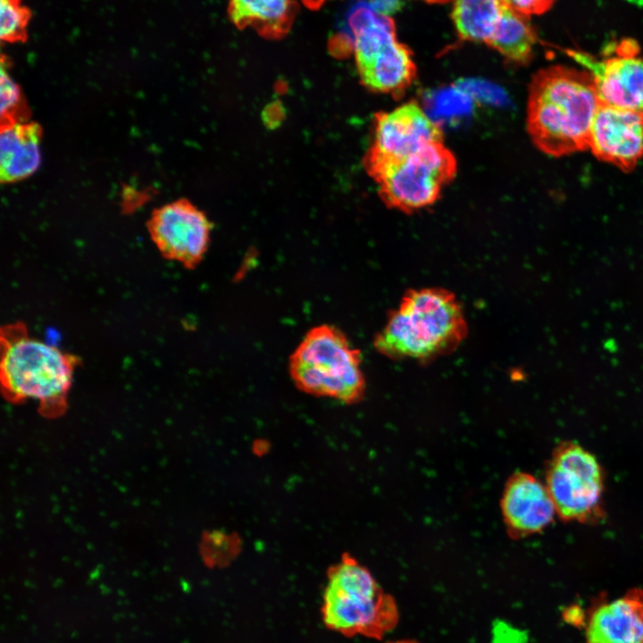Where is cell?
Instances as JSON below:
<instances>
[{"mask_svg": "<svg viewBox=\"0 0 643 643\" xmlns=\"http://www.w3.org/2000/svg\"><path fill=\"white\" fill-rule=\"evenodd\" d=\"M599 104L594 79L587 70L564 65L541 69L529 86V135L548 155L560 157L588 150Z\"/></svg>", "mask_w": 643, "mask_h": 643, "instance_id": "6da1fadb", "label": "cell"}, {"mask_svg": "<svg viewBox=\"0 0 643 643\" xmlns=\"http://www.w3.org/2000/svg\"><path fill=\"white\" fill-rule=\"evenodd\" d=\"M468 326L455 295L442 288L411 289L388 313L373 346L382 355L427 363L455 350Z\"/></svg>", "mask_w": 643, "mask_h": 643, "instance_id": "7a4b0ae2", "label": "cell"}, {"mask_svg": "<svg viewBox=\"0 0 643 643\" xmlns=\"http://www.w3.org/2000/svg\"><path fill=\"white\" fill-rule=\"evenodd\" d=\"M0 349L4 397L13 404L37 401L47 417L63 413L80 357L31 337L22 322L1 327Z\"/></svg>", "mask_w": 643, "mask_h": 643, "instance_id": "3957f363", "label": "cell"}, {"mask_svg": "<svg viewBox=\"0 0 643 643\" xmlns=\"http://www.w3.org/2000/svg\"><path fill=\"white\" fill-rule=\"evenodd\" d=\"M322 614L331 630L349 637L378 639L391 631L399 620L394 597L350 555L343 556L328 572Z\"/></svg>", "mask_w": 643, "mask_h": 643, "instance_id": "277c9868", "label": "cell"}, {"mask_svg": "<svg viewBox=\"0 0 643 643\" xmlns=\"http://www.w3.org/2000/svg\"><path fill=\"white\" fill-rule=\"evenodd\" d=\"M288 371L295 385L310 395L354 404L365 393L361 353L333 325L307 331L289 357Z\"/></svg>", "mask_w": 643, "mask_h": 643, "instance_id": "5b68a950", "label": "cell"}, {"mask_svg": "<svg viewBox=\"0 0 643 643\" xmlns=\"http://www.w3.org/2000/svg\"><path fill=\"white\" fill-rule=\"evenodd\" d=\"M353 52L363 84L377 93L400 96L416 78V65L407 46L398 41L391 17L358 4L348 16Z\"/></svg>", "mask_w": 643, "mask_h": 643, "instance_id": "8992f818", "label": "cell"}, {"mask_svg": "<svg viewBox=\"0 0 643 643\" xmlns=\"http://www.w3.org/2000/svg\"><path fill=\"white\" fill-rule=\"evenodd\" d=\"M456 171L455 155L444 141H437L367 171L378 184L379 195L387 206L412 213L433 205Z\"/></svg>", "mask_w": 643, "mask_h": 643, "instance_id": "52a82bcc", "label": "cell"}, {"mask_svg": "<svg viewBox=\"0 0 643 643\" xmlns=\"http://www.w3.org/2000/svg\"><path fill=\"white\" fill-rule=\"evenodd\" d=\"M546 486L560 517L585 520L599 506L603 491L600 465L580 446H563L550 461Z\"/></svg>", "mask_w": 643, "mask_h": 643, "instance_id": "ba28073f", "label": "cell"}, {"mask_svg": "<svg viewBox=\"0 0 643 643\" xmlns=\"http://www.w3.org/2000/svg\"><path fill=\"white\" fill-rule=\"evenodd\" d=\"M566 54L592 75L600 104L643 113V57L634 40L616 43L601 60L580 50Z\"/></svg>", "mask_w": 643, "mask_h": 643, "instance_id": "9c48e42d", "label": "cell"}, {"mask_svg": "<svg viewBox=\"0 0 643 643\" xmlns=\"http://www.w3.org/2000/svg\"><path fill=\"white\" fill-rule=\"evenodd\" d=\"M211 229L206 215L186 199L155 209L147 221L150 238L162 256L188 270L203 261Z\"/></svg>", "mask_w": 643, "mask_h": 643, "instance_id": "30bf717a", "label": "cell"}, {"mask_svg": "<svg viewBox=\"0 0 643 643\" xmlns=\"http://www.w3.org/2000/svg\"><path fill=\"white\" fill-rule=\"evenodd\" d=\"M437 141H444L439 124L416 101L406 102L375 115L373 143L364 166L368 171L398 161Z\"/></svg>", "mask_w": 643, "mask_h": 643, "instance_id": "8fae6325", "label": "cell"}, {"mask_svg": "<svg viewBox=\"0 0 643 643\" xmlns=\"http://www.w3.org/2000/svg\"><path fill=\"white\" fill-rule=\"evenodd\" d=\"M598 160L623 171H632L643 156V113L600 104L589 138Z\"/></svg>", "mask_w": 643, "mask_h": 643, "instance_id": "7c38bea8", "label": "cell"}, {"mask_svg": "<svg viewBox=\"0 0 643 643\" xmlns=\"http://www.w3.org/2000/svg\"><path fill=\"white\" fill-rule=\"evenodd\" d=\"M500 509L507 534L514 539L540 532L556 514L546 484L522 472L507 480Z\"/></svg>", "mask_w": 643, "mask_h": 643, "instance_id": "4fadbf2b", "label": "cell"}, {"mask_svg": "<svg viewBox=\"0 0 643 643\" xmlns=\"http://www.w3.org/2000/svg\"><path fill=\"white\" fill-rule=\"evenodd\" d=\"M586 643H643V591L594 604L585 616Z\"/></svg>", "mask_w": 643, "mask_h": 643, "instance_id": "5bb4252c", "label": "cell"}, {"mask_svg": "<svg viewBox=\"0 0 643 643\" xmlns=\"http://www.w3.org/2000/svg\"><path fill=\"white\" fill-rule=\"evenodd\" d=\"M41 127L33 121L1 126L0 178L16 182L33 174L41 161Z\"/></svg>", "mask_w": 643, "mask_h": 643, "instance_id": "9a60e30c", "label": "cell"}, {"mask_svg": "<svg viewBox=\"0 0 643 643\" xmlns=\"http://www.w3.org/2000/svg\"><path fill=\"white\" fill-rule=\"evenodd\" d=\"M297 10L294 0H229V16L238 29L251 28L260 36H285Z\"/></svg>", "mask_w": 643, "mask_h": 643, "instance_id": "2e32d148", "label": "cell"}, {"mask_svg": "<svg viewBox=\"0 0 643 643\" xmlns=\"http://www.w3.org/2000/svg\"><path fill=\"white\" fill-rule=\"evenodd\" d=\"M536 43L537 35L529 16L507 5L486 45L497 50L507 61L525 64L532 58Z\"/></svg>", "mask_w": 643, "mask_h": 643, "instance_id": "e0dca14e", "label": "cell"}, {"mask_svg": "<svg viewBox=\"0 0 643 643\" xmlns=\"http://www.w3.org/2000/svg\"><path fill=\"white\" fill-rule=\"evenodd\" d=\"M506 6L504 0H454L451 18L459 38L486 45Z\"/></svg>", "mask_w": 643, "mask_h": 643, "instance_id": "ac0fdd59", "label": "cell"}, {"mask_svg": "<svg viewBox=\"0 0 643 643\" xmlns=\"http://www.w3.org/2000/svg\"><path fill=\"white\" fill-rule=\"evenodd\" d=\"M31 13L21 0H0V38L3 43H23L28 38Z\"/></svg>", "mask_w": 643, "mask_h": 643, "instance_id": "d6986e66", "label": "cell"}, {"mask_svg": "<svg viewBox=\"0 0 643 643\" xmlns=\"http://www.w3.org/2000/svg\"><path fill=\"white\" fill-rule=\"evenodd\" d=\"M8 59L1 58V126L26 121L28 108L20 87L8 71Z\"/></svg>", "mask_w": 643, "mask_h": 643, "instance_id": "ffe728a7", "label": "cell"}, {"mask_svg": "<svg viewBox=\"0 0 643 643\" xmlns=\"http://www.w3.org/2000/svg\"><path fill=\"white\" fill-rule=\"evenodd\" d=\"M505 3L514 11L530 16L542 14L548 11L555 0H504Z\"/></svg>", "mask_w": 643, "mask_h": 643, "instance_id": "44dd1931", "label": "cell"}, {"mask_svg": "<svg viewBox=\"0 0 643 643\" xmlns=\"http://www.w3.org/2000/svg\"><path fill=\"white\" fill-rule=\"evenodd\" d=\"M369 6L378 14L390 17L403 5V0H370Z\"/></svg>", "mask_w": 643, "mask_h": 643, "instance_id": "7402d4cb", "label": "cell"}, {"mask_svg": "<svg viewBox=\"0 0 643 643\" xmlns=\"http://www.w3.org/2000/svg\"><path fill=\"white\" fill-rule=\"evenodd\" d=\"M302 3L308 8L316 10L320 8L326 0H301Z\"/></svg>", "mask_w": 643, "mask_h": 643, "instance_id": "603a6c76", "label": "cell"}, {"mask_svg": "<svg viewBox=\"0 0 643 643\" xmlns=\"http://www.w3.org/2000/svg\"><path fill=\"white\" fill-rule=\"evenodd\" d=\"M420 1H423V2H426L429 4H445V3H447L449 1H454V0H420Z\"/></svg>", "mask_w": 643, "mask_h": 643, "instance_id": "cb8c5ba5", "label": "cell"}, {"mask_svg": "<svg viewBox=\"0 0 643 643\" xmlns=\"http://www.w3.org/2000/svg\"><path fill=\"white\" fill-rule=\"evenodd\" d=\"M387 643H419V642L413 640V639H399V640L390 641V642H387Z\"/></svg>", "mask_w": 643, "mask_h": 643, "instance_id": "d4e9b609", "label": "cell"}, {"mask_svg": "<svg viewBox=\"0 0 643 643\" xmlns=\"http://www.w3.org/2000/svg\"><path fill=\"white\" fill-rule=\"evenodd\" d=\"M629 3L636 4L638 6H643V0H627Z\"/></svg>", "mask_w": 643, "mask_h": 643, "instance_id": "484cf974", "label": "cell"}]
</instances>
